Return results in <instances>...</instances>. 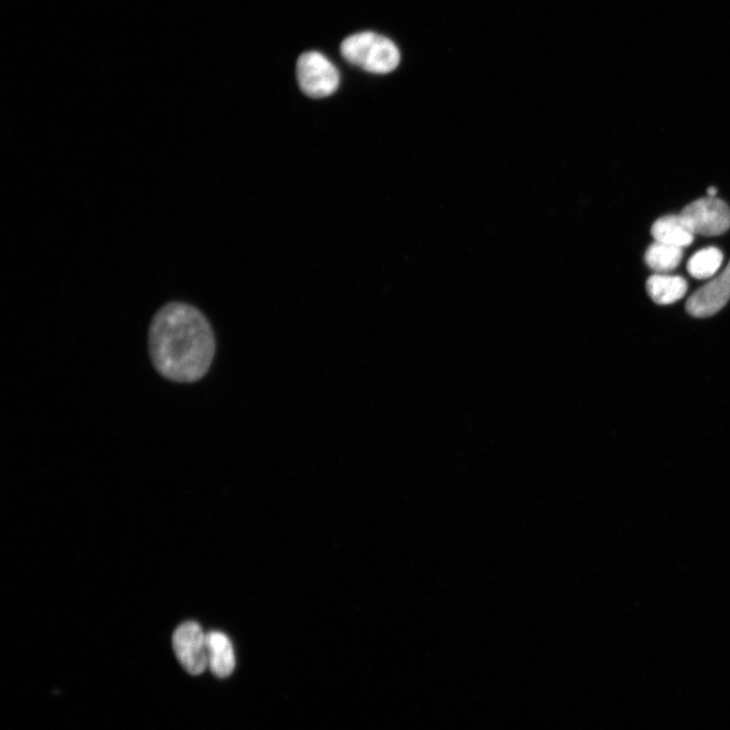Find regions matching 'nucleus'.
<instances>
[{
	"label": "nucleus",
	"instance_id": "f8f14e48",
	"mask_svg": "<svg viewBox=\"0 0 730 730\" xmlns=\"http://www.w3.org/2000/svg\"><path fill=\"white\" fill-rule=\"evenodd\" d=\"M707 193H708L709 197H715V196H716V194H717V189H716V187H713V186L709 187V188L707 189Z\"/></svg>",
	"mask_w": 730,
	"mask_h": 730
},
{
	"label": "nucleus",
	"instance_id": "0eeeda50",
	"mask_svg": "<svg viewBox=\"0 0 730 730\" xmlns=\"http://www.w3.org/2000/svg\"><path fill=\"white\" fill-rule=\"evenodd\" d=\"M208 668L217 678H228L236 668V654L230 637L221 631L207 633Z\"/></svg>",
	"mask_w": 730,
	"mask_h": 730
},
{
	"label": "nucleus",
	"instance_id": "9b49d317",
	"mask_svg": "<svg viewBox=\"0 0 730 730\" xmlns=\"http://www.w3.org/2000/svg\"><path fill=\"white\" fill-rule=\"evenodd\" d=\"M723 262L722 252L709 247L698 251L688 262V272L696 279H708L714 276Z\"/></svg>",
	"mask_w": 730,
	"mask_h": 730
},
{
	"label": "nucleus",
	"instance_id": "20e7f679",
	"mask_svg": "<svg viewBox=\"0 0 730 730\" xmlns=\"http://www.w3.org/2000/svg\"><path fill=\"white\" fill-rule=\"evenodd\" d=\"M694 235L720 236L730 228V208L721 199L707 197L687 205L680 214Z\"/></svg>",
	"mask_w": 730,
	"mask_h": 730
},
{
	"label": "nucleus",
	"instance_id": "39448f33",
	"mask_svg": "<svg viewBox=\"0 0 730 730\" xmlns=\"http://www.w3.org/2000/svg\"><path fill=\"white\" fill-rule=\"evenodd\" d=\"M178 661L190 675L198 676L208 668L207 633L193 621L181 624L173 635Z\"/></svg>",
	"mask_w": 730,
	"mask_h": 730
},
{
	"label": "nucleus",
	"instance_id": "f257e3e1",
	"mask_svg": "<svg viewBox=\"0 0 730 730\" xmlns=\"http://www.w3.org/2000/svg\"><path fill=\"white\" fill-rule=\"evenodd\" d=\"M149 350L154 368L162 377L190 384L208 373L216 343L211 325L201 311L174 302L161 308L153 318Z\"/></svg>",
	"mask_w": 730,
	"mask_h": 730
},
{
	"label": "nucleus",
	"instance_id": "1a4fd4ad",
	"mask_svg": "<svg viewBox=\"0 0 730 730\" xmlns=\"http://www.w3.org/2000/svg\"><path fill=\"white\" fill-rule=\"evenodd\" d=\"M651 235L655 242L684 249L690 246L695 235L688 229L679 215L663 216L653 224Z\"/></svg>",
	"mask_w": 730,
	"mask_h": 730
},
{
	"label": "nucleus",
	"instance_id": "9d476101",
	"mask_svg": "<svg viewBox=\"0 0 730 730\" xmlns=\"http://www.w3.org/2000/svg\"><path fill=\"white\" fill-rule=\"evenodd\" d=\"M683 256L682 248L654 242L645 253V262L656 273L666 274L680 265Z\"/></svg>",
	"mask_w": 730,
	"mask_h": 730
},
{
	"label": "nucleus",
	"instance_id": "7ed1b4c3",
	"mask_svg": "<svg viewBox=\"0 0 730 730\" xmlns=\"http://www.w3.org/2000/svg\"><path fill=\"white\" fill-rule=\"evenodd\" d=\"M297 78L301 90L314 99L334 94L340 85L336 66L323 54L311 51L300 56L297 63Z\"/></svg>",
	"mask_w": 730,
	"mask_h": 730
},
{
	"label": "nucleus",
	"instance_id": "423d86ee",
	"mask_svg": "<svg viewBox=\"0 0 730 730\" xmlns=\"http://www.w3.org/2000/svg\"><path fill=\"white\" fill-rule=\"evenodd\" d=\"M730 300V262L725 269L698 289L686 304L689 315L706 318L717 314Z\"/></svg>",
	"mask_w": 730,
	"mask_h": 730
},
{
	"label": "nucleus",
	"instance_id": "f03ea898",
	"mask_svg": "<svg viewBox=\"0 0 730 730\" xmlns=\"http://www.w3.org/2000/svg\"><path fill=\"white\" fill-rule=\"evenodd\" d=\"M341 54L349 63L378 75L395 70L401 58L393 41L373 32L346 38L341 44Z\"/></svg>",
	"mask_w": 730,
	"mask_h": 730
},
{
	"label": "nucleus",
	"instance_id": "6e6552de",
	"mask_svg": "<svg viewBox=\"0 0 730 730\" xmlns=\"http://www.w3.org/2000/svg\"><path fill=\"white\" fill-rule=\"evenodd\" d=\"M646 288L654 303L668 306L685 297L688 291V282L678 275L656 273L648 278Z\"/></svg>",
	"mask_w": 730,
	"mask_h": 730
}]
</instances>
